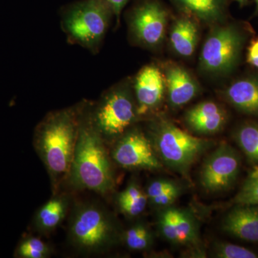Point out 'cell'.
<instances>
[{"label":"cell","instance_id":"1","mask_svg":"<svg viewBox=\"0 0 258 258\" xmlns=\"http://www.w3.org/2000/svg\"><path fill=\"white\" fill-rule=\"evenodd\" d=\"M86 103L50 112L35 129V148L56 182L71 171Z\"/></svg>","mask_w":258,"mask_h":258},{"label":"cell","instance_id":"2","mask_svg":"<svg viewBox=\"0 0 258 258\" xmlns=\"http://www.w3.org/2000/svg\"><path fill=\"white\" fill-rule=\"evenodd\" d=\"M76 186L105 194L111 190L113 179L111 162L103 139L93 125L86 102L81 115L74 157L69 173Z\"/></svg>","mask_w":258,"mask_h":258},{"label":"cell","instance_id":"3","mask_svg":"<svg viewBox=\"0 0 258 258\" xmlns=\"http://www.w3.org/2000/svg\"><path fill=\"white\" fill-rule=\"evenodd\" d=\"M113 12L105 0H81L64 7L60 26L68 42L97 55L101 50Z\"/></svg>","mask_w":258,"mask_h":258},{"label":"cell","instance_id":"4","mask_svg":"<svg viewBox=\"0 0 258 258\" xmlns=\"http://www.w3.org/2000/svg\"><path fill=\"white\" fill-rule=\"evenodd\" d=\"M128 83L120 84L102 95L95 104L89 103L93 125L103 139L124 133L137 118V105Z\"/></svg>","mask_w":258,"mask_h":258},{"label":"cell","instance_id":"5","mask_svg":"<svg viewBox=\"0 0 258 258\" xmlns=\"http://www.w3.org/2000/svg\"><path fill=\"white\" fill-rule=\"evenodd\" d=\"M73 243L86 252H98L108 245L113 226L103 209L96 205H83L75 210L69 230Z\"/></svg>","mask_w":258,"mask_h":258},{"label":"cell","instance_id":"6","mask_svg":"<svg viewBox=\"0 0 258 258\" xmlns=\"http://www.w3.org/2000/svg\"><path fill=\"white\" fill-rule=\"evenodd\" d=\"M156 144L163 159L180 170L189 167L208 147L203 139L168 123L158 130Z\"/></svg>","mask_w":258,"mask_h":258},{"label":"cell","instance_id":"7","mask_svg":"<svg viewBox=\"0 0 258 258\" xmlns=\"http://www.w3.org/2000/svg\"><path fill=\"white\" fill-rule=\"evenodd\" d=\"M242 44L239 32L233 27H219L204 44L200 64L211 74H225L235 66Z\"/></svg>","mask_w":258,"mask_h":258},{"label":"cell","instance_id":"8","mask_svg":"<svg viewBox=\"0 0 258 258\" xmlns=\"http://www.w3.org/2000/svg\"><path fill=\"white\" fill-rule=\"evenodd\" d=\"M128 25L131 35L137 43L154 47L165 35L167 13L157 2L146 1L132 10Z\"/></svg>","mask_w":258,"mask_h":258},{"label":"cell","instance_id":"9","mask_svg":"<svg viewBox=\"0 0 258 258\" xmlns=\"http://www.w3.org/2000/svg\"><path fill=\"white\" fill-rule=\"evenodd\" d=\"M240 161L228 146L222 145L209 157L201 173V183L205 189L220 191L232 184L239 171Z\"/></svg>","mask_w":258,"mask_h":258},{"label":"cell","instance_id":"10","mask_svg":"<svg viewBox=\"0 0 258 258\" xmlns=\"http://www.w3.org/2000/svg\"><path fill=\"white\" fill-rule=\"evenodd\" d=\"M113 159L125 168L159 169L161 165L150 142L139 131H131L116 144Z\"/></svg>","mask_w":258,"mask_h":258},{"label":"cell","instance_id":"11","mask_svg":"<svg viewBox=\"0 0 258 258\" xmlns=\"http://www.w3.org/2000/svg\"><path fill=\"white\" fill-rule=\"evenodd\" d=\"M165 82L160 70L152 64L144 66L139 71L132 83L138 115L147 114L160 103Z\"/></svg>","mask_w":258,"mask_h":258},{"label":"cell","instance_id":"12","mask_svg":"<svg viewBox=\"0 0 258 258\" xmlns=\"http://www.w3.org/2000/svg\"><path fill=\"white\" fill-rule=\"evenodd\" d=\"M225 111L211 101L199 103L188 111L186 121L191 129L200 134H214L225 124Z\"/></svg>","mask_w":258,"mask_h":258},{"label":"cell","instance_id":"13","mask_svg":"<svg viewBox=\"0 0 258 258\" xmlns=\"http://www.w3.org/2000/svg\"><path fill=\"white\" fill-rule=\"evenodd\" d=\"M230 212L223 228L231 235L249 242H258V208L243 205Z\"/></svg>","mask_w":258,"mask_h":258},{"label":"cell","instance_id":"14","mask_svg":"<svg viewBox=\"0 0 258 258\" xmlns=\"http://www.w3.org/2000/svg\"><path fill=\"white\" fill-rule=\"evenodd\" d=\"M165 81L169 101L174 106L186 104L196 96L198 86L189 73L183 68L172 66L166 71Z\"/></svg>","mask_w":258,"mask_h":258},{"label":"cell","instance_id":"15","mask_svg":"<svg viewBox=\"0 0 258 258\" xmlns=\"http://www.w3.org/2000/svg\"><path fill=\"white\" fill-rule=\"evenodd\" d=\"M169 38L176 53L183 57H189L193 55L198 45V25L191 19L180 18L173 25Z\"/></svg>","mask_w":258,"mask_h":258},{"label":"cell","instance_id":"16","mask_svg":"<svg viewBox=\"0 0 258 258\" xmlns=\"http://www.w3.org/2000/svg\"><path fill=\"white\" fill-rule=\"evenodd\" d=\"M229 101L242 111L258 113V80L246 79L232 83L227 90Z\"/></svg>","mask_w":258,"mask_h":258},{"label":"cell","instance_id":"17","mask_svg":"<svg viewBox=\"0 0 258 258\" xmlns=\"http://www.w3.org/2000/svg\"><path fill=\"white\" fill-rule=\"evenodd\" d=\"M180 8L195 18L215 23L223 16L225 0H174Z\"/></svg>","mask_w":258,"mask_h":258},{"label":"cell","instance_id":"18","mask_svg":"<svg viewBox=\"0 0 258 258\" xmlns=\"http://www.w3.org/2000/svg\"><path fill=\"white\" fill-rule=\"evenodd\" d=\"M67 210V203L62 198H55L47 202L37 212V227L44 232L55 229L63 220Z\"/></svg>","mask_w":258,"mask_h":258},{"label":"cell","instance_id":"19","mask_svg":"<svg viewBox=\"0 0 258 258\" xmlns=\"http://www.w3.org/2000/svg\"><path fill=\"white\" fill-rule=\"evenodd\" d=\"M118 203L120 210L131 217L138 216L145 210L147 204V195L134 184L129 185L120 194Z\"/></svg>","mask_w":258,"mask_h":258},{"label":"cell","instance_id":"20","mask_svg":"<svg viewBox=\"0 0 258 258\" xmlns=\"http://www.w3.org/2000/svg\"><path fill=\"white\" fill-rule=\"evenodd\" d=\"M237 140L246 155L258 161V127L246 125L237 134Z\"/></svg>","mask_w":258,"mask_h":258},{"label":"cell","instance_id":"21","mask_svg":"<svg viewBox=\"0 0 258 258\" xmlns=\"http://www.w3.org/2000/svg\"><path fill=\"white\" fill-rule=\"evenodd\" d=\"M18 254L24 258H45L50 254V249L45 242L36 237H30L22 242Z\"/></svg>","mask_w":258,"mask_h":258},{"label":"cell","instance_id":"22","mask_svg":"<svg viewBox=\"0 0 258 258\" xmlns=\"http://www.w3.org/2000/svg\"><path fill=\"white\" fill-rule=\"evenodd\" d=\"M150 240L149 231L143 225L134 226L125 232V244L133 250H143L147 248Z\"/></svg>","mask_w":258,"mask_h":258},{"label":"cell","instance_id":"23","mask_svg":"<svg viewBox=\"0 0 258 258\" xmlns=\"http://www.w3.org/2000/svg\"><path fill=\"white\" fill-rule=\"evenodd\" d=\"M180 210L170 209L161 215L159 224L163 235L167 240L176 242V228L180 215Z\"/></svg>","mask_w":258,"mask_h":258},{"label":"cell","instance_id":"24","mask_svg":"<svg viewBox=\"0 0 258 258\" xmlns=\"http://www.w3.org/2000/svg\"><path fill=\"white\" fill-rule=\"evenodd\" d=\"M235 202L242 205H258V174L246 181L242 190L236 197Z\"/></svg>","mask_w":258,"mask_h":258},{"label":"cell","instance_id":"25","mask_svg":"<svg viewBox=\"0 0 258 258\" xmlns=\"http://www.w3.org/2000/svg\"><path fill=\"white\" fill-rule=\"evenodd\" d=\"M216 255L222 258H255L257 254L249 249L232 244L222 243L216 247Z\"/></svg>","mask_w":258,"mask_h":258},{"label":"cell","instance_id":"26","mask_svg":"<svg viewBox=\"0 0 258 258\" xmlns=\"http://www.w3.org/2000/svg\"><path fill=\"white\" fill-rule=\"evenodd\" d=\"M195 232L192 220L181 211L176 228V242L184 244L190 242L195 237Z\"/></svg>","mask_w":258,"mask_h":258},{"label":"cell","instance_id":"27","mask_svg":"<svg viewBox=\"0 0 258 258\" xmlns=\"http://www.w3.org/2000/svg\"><path fill=\"white\" fill-rule=\"evenodd\" d=\"M175 187H176V185L173 184L171 181L158 180V181H154L148 186L147 198L152 200L159 195H162L168 190L174 189Z\"/></svg>","mask_w":258,"mask_h":258},{"label":"cell","instance_id":"28","mask_svg":"<svg viewBox=\"0 0 258 258\" xmlns=\"http://www.w3.org/2000/svg\"><path fill=\"white\" fill-rule=\"evenodd\" d=\"M178 194H179V189L176 186L174 189L168 190V191L163 193L162 195L153 199L151 201L154 205H159V206H167V205H170V204L175 201Z\"/></svg>","mask_w":258,"mask_h":258},{"label":"cell","instance_id":"29","mask_svg":"<svg viewBox=\"0 0 258 258\" xmlns=\"http://www.w3.org/2000/svg\"><path fill=\"white\" fill-rule=\"evenodd\" d=\"M247 62L258 69V38L252 42L247 52Z\"/></svg>","mask_w":258,"mask_h":258},{"label":"cell","instance_id":"30","mask_svg":"<svg viewBox=\"0 0 258 258\" xmlns=\"http://www.w3.org/2000/svg\"><path fill=\"white\" fill-rule=\"evenodd\" d=\"M111 6L113 12V15L116 17V20H119L120 13L125 5L128 3L129 0H105Z\"/></svg>","mask_w":258,"mask_h":258},{"label":"cell","instance_id":"31","mask_svg":"<svg viewBox=\"0 0 258 258\" xmlns=\"http://www.w3.org/2000/svg\"><path fill=\"white\" fill-rule=\"evenodd\" d=\"M255 2H256V4H257V9H258V0H255Z\"/></svg>","mask_w":258,"mask_h":258},{"label":"cell","instance_id":"32","mask_svg":"<svg viewBox=\"0 0 258 258\" xmlns=\"http://www.w3.org/2000/svg\"><path fill=\"white\" fill-rule=\"evenodd\" d=\"M237 1L240 2V3H242V2L244 1V0H237Z\"/></svg>","mask_w":258,"mask_h":258}]
</instances>
